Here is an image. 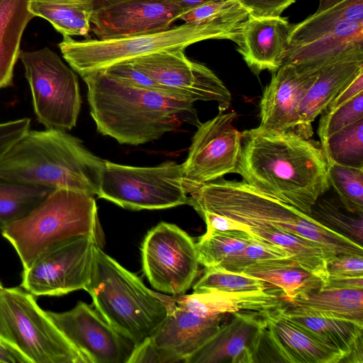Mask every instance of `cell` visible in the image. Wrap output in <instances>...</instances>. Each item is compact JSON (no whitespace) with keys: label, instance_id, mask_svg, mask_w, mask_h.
I'll list each match as a JSON object with an SVG mask.
<instances>
[{"label":"cell","instance_id":"6da1fadb","mask_svg":"<svg viewBox=\"0 0 363 363\" xmlns=\"http://www.w3.org/2000/svg\"><path fill=\"white\" fill-rule=\"evenodd\" d=\"M327 171L324 152L317 142L260 125L242 133L235 174L259 192L309 216L330 187Z\"/></svg>","mask_w":363,"mask_h":363},{"label":"cell","instance_id":"7a4b0ae2","mask_svg":"<svg viewBox=\"0 0 363 363\" xmlns=\"http://www.w3.org/2000/svg\"><path fill=\"white\" fill-rule=\"evenodd\" d=\"M97 130L121 144L138 145L161 138L184 122H197L194 103L135 86L103 71L82 77Z\"/></svg>","mask_w":363,"mask_h":363},{"label":"cell","instance_id":"3957f363","mask_svg":"<svg viewBox=\"0 0 363 363\" xmlns=\"http://www.w3.org/2000/svg\"><path fill=\"white\" fill-rule=\"evenodd\" d=\"M189 194L188 204L198 213L208 212L226 217L238 223L240 230H279L313 241L333 256L363 255L362 245L243 181L216 179Z\"/></svg>","mask_w":363,"mask_h":363},{"label":"cell","instance_id":"277c9868","mask_svg":"<svg viewBox=\"0 0 363 363\" xmlns=\"http://www.w3.org/2000/svg\"><path fill=\"white\" fill-rule=\"evenodd\" d=\"M104 160L66 130H28L0 160V177L97 195Z\"/></svg>","mask_w":363,"mask_h":363},{"label":"cell","instance_id":"5b68a950","mask_svg":"<svg viewBox=\"0 0 363 363\" xmlns=\"http://www.w3.org/2000/svg\"><path fill=\"white\" fill-rule=\"evenodd\" d=\"M249 16L245 11L220 18L184 23L156 33L117 39L76 40L63 36L59 48L70 67L83 77L154 53L185 50L194 43L206 40L225 39L237 44L242 24Z\"/></svg>","mask_w":363,"mask_h":363},{"label":"cell","instance_id":"8992f818","mask_svg":"<svg viewBox=\"0 0 363 363\" xmlns=\"http://www.w3.org/2000/svg\"><path fill=\"white\" fill-rule=\"evenodd\" d=\"M84 290L100 315L134 347L151 336L175 303L174 296L148 289L99 245L95 247L91 277Z\"/></svg>","mask_w":363,"mask_h":363},{"label":"cell","instance_id":"52a82bcc","mask_svg":"<svg viewBox=\"0 0 363 363\" xmlns=\"http://www.w3.org/2000/svg\"><path fill=\"white\" fill-rule=\"evenodd\" d=\"M14 247L23 269L50 247L90 235L103 245V233L94 196L66 189L52 191L23 218L1 230Z\"/></svg>","mask_w":363,"mask_h":363},{"label":"cell","instance_id":"ba28073f","mask_svg":"<svg viewBox=\"0 0 363 363\" xmlns=\"http://www.w3.org/2000/svg\"><path fill=\"white\" fill-rule=\"evenodd\" d=\"M0 337L29 363H89L21 287L0 288Z\"/></svg>","mask_w":363,"mask_h":363},{"label":"cell","instance_id":"9c48e42d","mask_svg":"<svg viewBox=\"0 0 363 363\" xmlns=\"http://www.w3.org/2000/svg\"><path fill=\"white\" fill-rule=\"evenodd\" d=\"M182 165L174 161L134 167L105 160L97 196L130 210H155L188 204Z\"/></svg>","mask_w":363,"mask_h":363},{"label":"cell","instance_id":"30bf717a","mask_svg":"<svg viewBox=\"0 0 363 363\" xmlns=\"http://www.w3.org/2000/svg\"><path fill=\"white\" fill-rule=\"evenodd\" d=\"M19 57L38 122L46 128H73L82 104L75 72L47 47L23 52Z\"/></svg>","mask_w":363,"mask_h":363},{"label":"cell","instance_id":"8fae6325","mask_svg":"<svg viewBox=\"0 0 363 363\" xmlns=\"http://www.w3.org/2000/svg\"><path fill=\"white\" fill-rule=\"evenodd\" d=\"M101 245L90 235L72 238L40 253L22 274L21 287L34 296H59L85 289Z\"/></svg>","mask_w":363,"mask_h":363},{"label":"cell","instance_id":"7c38bea8","mask_svg":"<svg viewBox=\"0 0 363 363\" xmlns=\"http://www.w3.org/2000/svg\"><path fill=\"white\" fill-rule=\"evenodd\" d=\"M143 272L158 291L183 295L194 282L199 269L193 239L177 225L162 222L146 235L141 247Z\"/></svg>","mask_w":363,"mask_h":363},{"label":"cell","instance_id":"4fadbf2b","mask_svg":"<svg viewBox=\"0 0 363 363\" xmlns=\"http://www.w3.org/2000/svg\"><path fill=\"white\" fill-rule=\"evenodd\" d=\"M235 112L218 114L198 125L187 158L182 164L189 194L200 186L235 173L240 152L242 133L233 125Z\"/></svg>","mask_w":363,"mask_h":363},{"label":"cell","instance_id":"5bb4252c","mask_svg":"<svg viewBox=\"0 0 363 363\" xmlns=\"http://www.w3.org/2000/svg\"><path fill=\"white\" fill-rule=\"evenodd\" d=\"M184 50L160 52L128 62L177 96L193 103L215 101L224 112L231 104L229 90L212 70L187 58Z\"/></svg>","mask_w":363,"mask_h":363},{"label":"cell","instance_id":"9a60e30c","mask_svg":"<svg viewBox=\"0 0 363 363\" xmlns=\"http://www.w3.org/2000/svg\"><path fill=\"white\" fill-rule=\"evenodd\" d=\"M47 313L89 363H128L133 344L86 303L79 301L68 311Z\"/></svg>","mask_w":363,"mask_h":363},{"label":"cell","instance_id":"2e32d148","mask_svg":"<svg viewBox=\"0 0 363 363\" xmlns=\"http://www.w3.org/2000/svg\"><path fill=\"white\" fill-rule=\"evenodd\" d=\"M187 11L162 0H128L94 11L91 31L100 40L117 39L166 30Z\"/></svg>","mask_w":363,"mask_h":363},{"label":"cell","instance_id":"e0dca14e","mask_svg":"<svg viewBox=\"0 0 363 363\" xmlns=\"http://www.w3.org/2000/svg\"><path fill=\"white\" fill-rule=\"evenodd\" d=\"M318 71L319 69L284 64L273 72L260 101L259 125L296 133L301 102L315 81Z\"/></svg>","mask_w":363,"mask_h":363},{"label":"cell","instance_id":"ac0fdd59","mask_svg":"<svg viewBox=\"0 0 363 363\" xmlns=\"http://www.w3.org/2000/svg\"><path fill=\"white\" fill-rule=\"evenodd\" d=\"M264 314L233 313L231 321L187 357L185 363H254V356L264 328Z\"/></svg>","mask_w":363,"mask_h":363},{"label":"cell","instance_id":"d6986e66","mask_svg":"<svg viewBox=\"0 0 363 363\" xmlns=\"http://www.w3.org/2000/svg\"><path fill=\"white\" fill-rule=\"evenodd\" d=\"M223 315L200 316L175 302L148 338L161 352L164 363L184 362L216 333Z\"/></svg>","mask_w":363,"mask_h":363},{"label":"cell","instance_id":"ffe728a7","mask_svg":"<svg viewBox=\"0 0 363 363\" xmlns=\"http://www.w3.org/2000/svg\"><path fill=\"white\" fill-rule=\"evenodd\" d=\"M292 25L280 16H249L244 22L238 51L255 74L274 72L283 65Z\"/></svg>","mask_w":363,"mask_h":363},{"label":"cell","instance_id":"44dd1931","mask_svg":"<svg viewBox=\"0 0 363 363\" xmlns=\"http://www.w3.org/2000/svg\"><path fill=\"white\" fill-rule=\"evenodd\" d=\"M363 72V47H358L319 69L318 77L303 98L296 133L309 139L312 123L336 96Z\"/></svg>","mask_w":363,"mask_h":363},{"label":"cell","instance_id":"7402d4cb","mask_svg":"<svg viewBox=\"0 0 363 363\" xmlns=\"http://www.w3.org/2000/svg\"><path fill=\"white\" fill-rule=\"evenodd\" d=\"M173 296L178 306L203 317L238 312L266 314L284 307L287 302L272 290L247 292L207 290Z\"/></svg>","mask_w":363,"mask_h":363},{"label":"cell","instance_id":"603a6c76","mask_svg":"<svg viewBox=\"0 0 363 363\" xmlns=\"http://www.w3.org/2000/svg\"><path fill=\"white\" fill-rule=\"evenodd\" d=\"M283 308V307H282ZM281 308L264 315L267 328L288 363H339L342 356L286 318Z\"/></svg>","mask_w":363,"mask_h":363},{"label":"cell","instance_id":"cb8c5ba5","mask_svg":"<svg viewBox=\"0 0 363 363\" xmlns=\"http://www.w3.org/2000/svg\"><path fill=\"white\" fill-rule=\"evenodd\" d=\"M281 311L286 318L341 354L340 362L362 341L363 323L289 303L281 308Z\"/></svg>","mask_w":363,"mask_h":363},{"label":"cell","instance_id":"d4e9b609","mask_svg":"<svg viewBox=\"0 0 363 363\" xmlns=\"http://www.w3.org/2000/svg\"><path fill=\"white\" fill-rule=\"evenodd\" d=\"M358 47H363V21L345 22L319 39L289 46L283 65L320 69Z\"/></svg>","mask_w":363,"mask_h":363},{"label":"cell","instance_id":"484cf974","mask_svg":"<svg viewBox=\"0 0 363 363\" xmlns=\"http://www.w3.org/2000/svg\"><path fill=\"white\" fill-rule=\"evenodd\" d=\"M240 274L257 278L277 287L287 301L319 290L325 285L322 279L291 259L257 262L247 267Z\"/></svg>","mask_w":363,"mask_h":363},{"label":"cell","instance_id":"4316f807","mask_svg":"<svg viewBox=\"0 0 363 363\" xmlns=\"http://www.w3.org/2000/svg\"><path fill=\"white\" fill-rule=\"evenodd\" d=\"M30 0H0V89L12 84L23 31L34 17Z\"/></svg>","mask_w":363,"mask_h":363},{"label":"cell","instance_id":"83f0119b","mask_svg":"<svg viewBox=\"0 0 363 363\" xmlns=\"http://www.w3.org/2000/svg\"><path fill=\"white\" fill-rule=\"evenodd\" d=\"M34 16L48 21L63 36H83L90 39L92 0H30Z\"/></svg>","mask_w":363,"mask_h":363},{"label":"cell","instance_id":"f1b7e54d","mask_svg":"<svg viewBox=\"0 0 363 363\" xmlns=\"http://www.w3.org/2000/svg\"><path fill=\"white\" fill-rule=\"evenodd\" d=\"M363 21V0H344L333 6L293 24L289 46L306 44L319 39L348 21Z\"/></svg>","mask_w":363,"mask_h":363},{"label":"cell","instance_id":"f546056e","mask_svg":"<svg viewBox=\"0 0 363 363\" xmlns=\"http://www.w3.org/2000/svg\"><path fill=\"white\" fill-rule=\"evenodd\" d=\"M287 303L363 323V289L322 288Z\"/></svg>","mask_w":363,"mask_h":363},{"label":"cell","instance_id":"4dcf8cb0","mask_svg":"<svg viewBox=\"0 0 363 363\" xmlns=\"http://www.w3.org/2000/svg\"><path fill=\"white\" fill-rule=\"evenodd\" d=\"M55 189L0 177V229L26 216Z\"/></svg>","mask_w":363,"mask_h":363},{"label":"cell","instance_id":"1f68e13d","mask_svg":"<svg viewBox=\"0 0 363 363\" xmlns=\"http://www.w3.org/2000/svg\"><path fill=\"white\" fill-rule=\"evenodd\" d=\"M252 240L248 233L242 230H206L195 242L199 262L205 268L215 267L242 250Z\"/></svg>","mask_w":363,"mask_h":363},{"label":"cell","instance_id":"d6a6232c","mask_svg":"<svg viewBox=\"0 0 363 363\" xmlns=\"http://www.w3.org/2000/svg\"><path fill=\"white\" fill-rule=\"evenodd\" d=\"M320 145L327 162L363 168V118L331 135Z\"/></svg>","mask_w":363,"mask_h":363},{"label":"cell","instance_id":"836d02e7","mask_svg":"<svg viewBox=\"0 0 363 363\" xmlns=\"http://www.w3.org/2000/svg\"><path fill=\"white\" fill-rule=\"evenodd\" d=\"M328 180L349 212L363 215V168L327 162Z\"/></svg>","mask_w":363,"mask_h":363},{"label":"cell","instance_id":"e575fe53","mask_svg":"<svg viewBox=\"0 0 363 363\" xmlns=\"http://www.w3.org/2000/svg\"><path fill=\"white\" fill-rule=\"evenodd\" d=\"M311 216L328 228L362 245V215L342 210L329 199L316 201L311 209Z\"/></svg>","mask_w":363,"mask_h":363},{"label":"cell","instance_id":"d590c367","mask_svg":"<svg viewBox=\"0 0 363 363\" xmlns=\"http://www.w3.org/2000/svg\"><path fill=\"white\" fill-rule=\"evenodd\" d=\"M269 284L257 278L230 271L206 268L194 285V291L218 290L228 292L265 291Z\"/></svg>","mask_w":363,"mask_h":363},{"label":"cell","instance_id":"8d00e7d4","mask_svg":"<svg viewBox=\"0 0 363 363\" xmlns=\"http://www.w3.org/2000/svg\"><path fill=\"white\" fill-rule=\"evenodd\" d=\"M291 257V254L282 247L253 238L242 250L212 268L240 273L247 267L257 262Z\"/></svg>","mask_w":363,"mask_h":363},{"label":"cell","instance_id":"74e56055","mask_svg":"<svg viewBox=\"0 0 363 363\" xmlns=\"http://www.w3.org/2000/svg\"><path fill=\"white\" fill-rule=\"evenodd\" d=\"M363 118V92L330 111L321 113L318 133L320 144L327 138Z\"/></svg>","mask_w":363,"mask_h":363},{"label":"cell","instance_id":"f35d334b","mask_svg":"<svg viewBox=\"0 0 363 363\" xmlns=\"http://www.w3.org/2000/svg\"><path fill=\"white\" fill-rule=\"evenodd\" d=\"M102 71L108 76L122 82L177 96L158 84L145 73L136 69L128 62L116 64Z\"/></svg>","mask_w":363,"mask_h":363},{"label":"cell","instance_id":"ab89813d","mask_svg":"<svg viewBox=\"0 0 363 363\" xmlns=\"http://www.w3.org/2000/svg\"><path fill=\"white\" fill-rule=\"evenodd\" d=\"M328 278L363 277V255H338L326 263Z\"/></svg>","mask_w":363,"mask_h":363},{"label":"cell","instance_id":"60d3db41","mask_svg":"<svg viewBox=\"0 0 363 363\" xmlns=\"http://www.w3.org/2000/svg\"><path fill=\"white\" fill-rule=\"evenodd\" d=\"M28 118L0 123V160L12 146L30 129Z\"/></svg>","mask_w":363,"mask_h":363},{"label":"cell","instance_id":"b9f144b4","mask_svg":"<svg viewBox=\"0 0 363 363\" xmlns=\"http://www.w3.org/2000/svg\"><path fill=\"white\" fill-rule=\"evenodd\" d=\"M253 16H277L296 0H235Z\"/></svg>","mask_w":363,"mask_h":363},{"label":"cell","instance_id":"7bdbcfd3","mask_svg":"<svg viewBox=\"0 0 363 363\" xmlns=\"http://www.w3.org/2000/svg\"><path fill=\"white\" fill-rule=\"evenodd\" d=\"M363 92V72L347 86H345L333 100L323 111H330L347 102L359 93Z\"/></svg>","mask_w":363,"mask_h":363},{"label":"cell","instance_id":"ee69618b","mask_svg":"<svg viewBox=\"0 0 363 363\" xmlns=\"http://www.w3.org/2000/svg\"><path fill=\"white\" fill-rule=\"evenodd\" d=\"M0 363H29L16 348L0 337Z\"/></svg>","mask_w":363,"mask_h":363},{"label":"cell","instance_id":"f6af8a7d","mask_svg":"<svg viewBox=\"0 0 363 363\" xmlns=\"http://www.w3.org/2000/svg\"><path fill=\"white\" fill-rule=\"evenodd\" d=\"M323 288L363 289V277L328 278Z\"/></svg>","mask_w":363,"mask_h":363},{"label":"cell","instance_id":"bcb514c9","mask_svg":"<svg viewBox=\"0 0 363 363\" xmlns=\"http://www.w3.org/2000/svg\"><path fill=\"white\" fill-rule=\"evenodd\" d=\"M176 4L182 8L188 10L197 7L205 3L216 0H162Z\"/></svg>","mask_w":363,"mask_h":363},{"label":"cell","instance_id":"7dc6e473","mask_svg":"<svg viewBox=\"0 0 363 363\" xmlns=\"http://www.w3.org/2000/svg\"><path fill=\"white\" fill-rule=\"evenodd\" d=\"M342 1L344 0H319L318 7L315 13L325 11Z\"/></svg>","mask_w":363,"mask_h":363},{"label":"cell","instance_id":"c3c4849f","mask_svg":"<svg viewBox=\"0 0 363 363\" xmlns=\"http://www.w3.org/2000/svg\"><path fill=\"white\" fill-rule=\"evenodd\" d=\"M128 0H92L94 10L104 8L110 5Z\"/></svg>","mask_w":363,"mask_h":363},{"label":"cell","instance_id":"681fc988","mask_svg":"<svg viewBox=\"0 0 363 363\" xmlns=\"http://www.w3.org/2000/svg\"><path fill=\"white\" fill-rule=\"evenodd\" d=\"M3 287L2 284L0 281V288Z\"/></svg>","mask_w":363,"mask_h":363}]
</instances>
